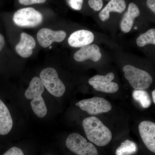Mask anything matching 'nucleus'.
Wrapping results in <instances>:
<instances>
[{"label":"nucleus","instance_id":"obj_1","mask_svg":"<svg viewBox=\"0 0 155 155\" xmlns=\"http://www.w3.org/2000/svg\"><path fill=\"white\" fill-rule=\"evenodd\" d=\"M84 130L87 137L93 143L100 147L107 146L112 139V134L108 127L95 116L84 119Z\"/></svg>","mask_w":155,"mask_h":155},{"label":"nucleus","instance_id":"obj_2","mask_svg":"<svg viewBox=\"0 0 155 155\" xmlns=\"http://www.w3.org/2000/svg\"><path fill=\"white\" fill-rule=\"evenodd\" d=\"M123 71L125 78L135 90H144L148 88L152 83V77L144 70L127 65L123 67Z\"/></svg>","mask_w":155,"mask_h":155},{"label":"nucleus","instance_id":"obj_3","mask_svg":"<svg viewBox=\"0 0 155 155\" xmlns=\"http://www.w3.org/2000/svg\"><path fill=\"white\" fill-rule=\"evenodd\" d=\"M40 77L44 86L51 94L56 97L64 95L66 87L54 68L48 67L44 69L41 72Z\"/></svg>","mask_w":155,"mask_h":155},{"label":"nucleus","instance_id":"obj_4","mask_svg":"<svg viewBox=\"0 0 155 155\" xmlns=\"http://www.w3.org/2000/svg\"><path fill=\"white\" fill-rule=\"evenodd\" d=\"M43 17L40 12L32 8L20 9L14 13L13 21L19 27L32 28L40 25Z\"/></svg>","mask_w":155,"mask_h":155},{"label":"nucleus","instance_id":"obj_5","mask_svg":"<svg viewBox=\"0 0 155 155\" xmlns=\"http://www.w3.org/2000/svg\"><path fill=\"white\" fill-rule=\"evenodd\" d=\"M66 144L70 151L78 155H98L96 147L78 133L69 134L66 140Z\"/></svg>","mask_w":155,"mask_h":155},{"label":"nucleus","instance_id":"obj_6","mask_svg":"<svg viewBox=\"0 0 155 155\" xmlns=\"http://www.w3.org/2000/svg\"><path fill=\"white\" fill-rule=\"evenodd\" d=\"M75 105L91 115L107 113L112 108L110 103L108 101L98 97L81 100L76 103Z\"/></svg>","mask_w":155,"mask_h":155},{"label":"nucleus","instance_id":"obj_7","mask_svg":"<svg viewBox=\"0 0 155 155\" xmlns=\"http://www.w3.org/2000/svg\"><path fill=\"white\" fill-rule=\"evenodd\" d=\"M114 78V73L110 72L105 75H95L90 78L88 83L97 91L114 93L119 89V85L112 81Z\"/></svg>","mask_w":155,"mask_h":155},{"label":"nucleus","instance_id":"obj_8","mask_svg":"<svg viewBox=\"0 0 155 155\" xmlns=\"http://www.w3.org/2000/svg\"><path fill=\"white\" fill-rule=\"evenodd\" d=\"M67 34L64 31H55L48 28H42L37 33V40L43 48L50 46L54 42H61L65 39Z\"/></svg>","mask_w":155,"mask_h":155},{"label":"nucleus","instance_id":"obj_9","mask_svg":"<svg viewBox=\"0 0 155 155\" xmlns=\"http://www.w3.org/2000/svg\"><path fill=\"white\" fill-rule=\"evenodd\" d=\"M138 128L143 143L150 151L155 153V123L150 121H143L140 123Z\"/></svg>","mask_w":155,"mask_h":155},{"label":"nucleus","instance_id":"obj_10","mask_svg":"<svg viewBox=\"0 0 155 155\" xmlns=\"http://www.w3.org/2000/svg\"><path fill=\"white\" fill-rule=\"evenodd\" d=\"M101 56L100 48L97 45H89L81 47L74 54V58L78 62H82L88 59L97 62L101 59Z\"/></svg>","mask_w":155,"mask_h":155},{"label":"nucleus","instance_id":"obj_11","mask_svg":"<svg viewBox=\"0 0 155 155\" xmlns=\"http://www.w3.org/2000/svg\"><path fill=\"white\" fill-rule=\"evenodd\" d=\"M94 38V35L89 31H76L70 35L68 39V43L72 47L81 48L90 45Z\"/></svg>","mask_w":155,"mask_h":155},{"label":"nucleus","instance_id":"obj_12","mask_svg":"<svg viewBox=\"0 0 155 155\" xmlns=\"http://www.w3.org/2000/svg\"><path fill=\"white\" fill-rule=\"evenodd\" d=\"M36 46V42L32 36L28 34L22 32L20 35L19 42L16 45V51L22 58L30 57L33 53L32 50Z\"/></svg>","mask_w":155,"mask_h":155},{"label":"nucleus","instance_id":"obj_13","mask_svg":"<svg viewBox=\"0 0 155 155\" xmlns=\"http://www.w3.org/2000/svg\"><path fill=\"white\" fill-rule=\"evenodd\" d=\"M140 14V11L138 7L134 3H130L120 23V27L123 32L127 33L130 31L133 26L134 19L138 17Z\"/></svg>","mask_w":155,"mask_h":155},{"label":"nucleus","instance_id":"obj_14","mask_svg":"<svg viewBox=\"0 0 155 155\" xmlns=\"http://www.w3.org/2000/svg\"><path fill=\"white\" fill-rule=\"evenodd\" d=\"M13 121L8 107L0 99V135H5L11 131Z\"/></svg>","mask_w":155,"mask_h":155},{"label":"nucleus","instance_id":"obj_15","mask_svg":"<svg viewBox=\"0 0 155 155\" xmlns=\"http://www.w3.org/2000/svg\"><path fill=\"white\" fill-rule=\"evenodd\" d=\"M126 3L124 0H111L106 7L100 12V19L103 21L110 18V13L116 12L122 13L126 8Z\"/></svg>","mask_w":155,"mask_h":155},{"label":"nucleus","instance_id":"obj_16","mask_svg":"<svg viewBox=\"0 0 155 155\" xmlns=\"http://www.w3.org/2000/svg\"><path fill=\"white\" fill-rule=\"evenodd\" d=\"M44 92V86L40 78L37 76L33 77L31 81L29 87L25 92L27 99L32 100L41 97Z\"/></svg>","mask_w":155,"mask_h":155},{"label":"nucleus","instance_id":"obj_17","mask_svg":"<svg viewBox=\"0 0 155 155\" xmlns=\"http://www.w3.org/2000/svg\"><path fill=\"white\" fill-rule=\"evenodd\" d=\"M137 151V144L133 141L126 140L122 142L116 150V155H131Z\"/></svg>","mask_w":155,"mask_h":155},{"label":"nucleus","instance_id":"obj_18","mask_svg":"<svg viewBox=\"0 0 155 155\" xmlns=\"http://www.w3.org/2000/svg\"><path fill=\"white\" fill-rule=\"evenodd\" d=\"M133 98L139 103L143 108L149 107L151 104V100L149 94L143 90H135L132 93Z\"/></svg>","mask_w":155,"mask_h":155},{"label":"nucleus","instance_id":"obj_19","mask_svg":"<svg viewBox=\"0 0 155 155\" xmlns=\"http://www.w3.org/2000/svg\"><path fill=\"white\" fill-rule=\"evenodd\" d=\"M137 44L138 46L143 47L148 44L155 45V29L152 28L145 33L140 35L137 38Z\"/></svg>","mask_w":155,"mask_h":155},{"label":"nucleus","instance_id":"obj_20","mask_svg":"<svg viewBox=\"0 0 155 155\" xmlns=\"http://www.w3.org/2000/svg\"><path fill=\"white\" fill-rule=\"evenodd\" d=\"M88 5L94 11H99L103 7L102 0H89Z\"/></svg>","mask_w":155,"mask_h":155},{"label":"nucleus","instance_id":"obj_21","mask_svg":"<svg viewBox=\"0 0 155 155\" xmlns=\"http://www.w3.org/2000/svg\"><path fill=\"white\" fill-rule=\"evenodd\" d=\"M83 0H68V4L71 8L76 11H80L82 8Z\"/></svg>","mask_w":155,"mask_h":155},{"label":"nucleus","instance_id":"obj_22","mask_svg":"<svg viewBox=\"0 0 155 155\" xmlns=\"http://www.w3.org/2000/svg\"><path fill=\"white\" fill-rule=\"evenodd\" d=\"M2 155H24L22 150L17 147H13L9 149Z\"/></svg>","mask_w":155,"mask_h":155},{"label":"nucleus","instance_id":"obj_23","mask_svg":"<svg viewBox=\"0 0 155 155\" xmlns=\"http://www.w3.org/2000/svg\"><path fill=\"white\" fill-rule=\"evenodd\" d=\"M19 3L23 5H30L34 4L45 3L46 0H18Z\"/></svg>","mask_w":155,"mask_h":155},{"label":"nucleus","instance_id":"obj_24","mask_svg":"<svg viewBox=\"0 0 155 155\" xmlns=\"http://www.w3.org/2000/svg\"><path fill=\"white\" fill-rule=\"evenodd\" d=\"M147 4L149 8L155 13V0H147Z\"/></svg>","mask_w":155,"mask_h":155},{"label":"nucleus","instance_id":"obj_25","mask_svg":"<svg viewBox=\"0 0 155 155\" xmlns=\"http://www.w3.org/2000/svg\"><path fill=\"white\" fill-rule=\"evenodd\" d=\"M5 40L4 35L0 33V51L5 47Z\"/></svg>","mask_w":155,"mask_h":155},{"label":"nucleus","instance_id":"obj_26","mask_svg":"<svg viewBox=\"0 0 155 155\" xmlns=\"http://www.w3.org/2000/svg\"><path fill=\"white\" fill-rule=\"evenodd\" d=\"M152 96L153 102L155 104V90L153 91L152 94Z\"/></svg>","mask_w":155,"mask_h":155},{"label":"nucleus","instance_id":"obj_27","mask_svg":"<svg viewBox=\"0 0 155 155\" xmlns=\"http://www.w3.org/2000/svg\"><path fill=\"white\" fill-rule=\"evenodd\" d=\"M134 29H137V27H135L134 28Z\"/></svg>","mask_w":155,"mask_h":155},{"label":"nucleus","instance_id":"obj_28","mask_svg":"<svg viewBox=\"0 0 155 155\" xmlns=\"http://www.w3.org/2000/svg\"><path fill=\"white\" fill-rule=\"evenodd\" d=\"M50 49H51V48H52V47L51 46H50Z\"/></svg>","mask_w":155,"mask_h":155}]
</instances>
